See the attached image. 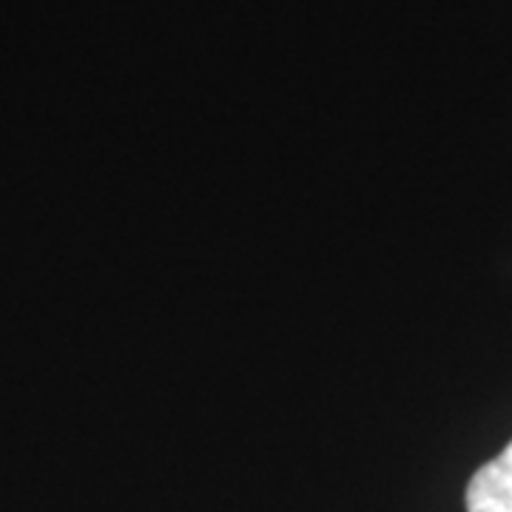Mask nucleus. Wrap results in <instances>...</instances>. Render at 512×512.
Masks as SVG:
<instances>
[{
  "instance_id": "f257e3e1",
  "label": "nucleus",
  "mask_w": 512,
  "mask_h": 512,
  "mask_svg": "<svg viewBox=\"0 0 512 512\" xmlns=\"http://www.w3.org/2000/svg\"><path fill=\"white\" fill-rule=\"evenodd\" d=\"M467 512H512V441L470 478Z\"/></svg>"
}]
</instances>
